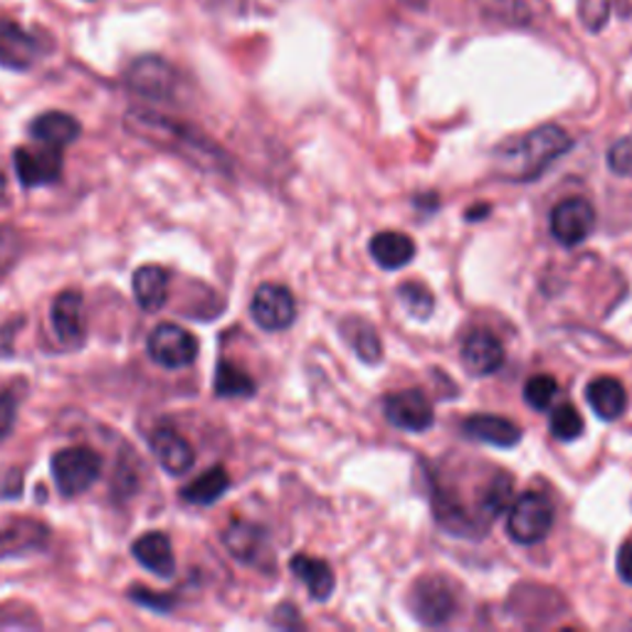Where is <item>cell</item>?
<instances>
[{"label": "cell", "mask_w": 632, "mask_h": 632, "mask_svg": "<svg viewBox=\"0 0 632 632\" xmlns=\"http://www.w3.org/2000/svg\"><path fill=\"white\" fill-rule=\"evenodd\" d=\"M124 124H127V129L137 139L149 141L159 149L179 153V157L195 165H203V169H208V165L211 169L221 165V151H217L208 139L201 137L199 131L185 127L181 121L163 117V114L149 109H131Z\"/></svg>", "instance_id": "6da1fadb"}, {"label": "cell", "mask_w": 632, "mask_h": 632, "mask_svg": "<svg viewBox=\"0 0 632 632\" xmlns=\"http://www.w3.org/2000/svg\"><path fill=\"white\" fill-rule=\"evenodd\" d=\"M571 147L574 139L568 137V131L556 124H546V127L528 131L514 147H502L496 153V161H500L496 171L506 181H536L556 159L571 151Z\"/></svg>", "instance_id": "7a4b0ae2"}, {"label": "cell", "mask_w": 632, "mask_h": 632, "mask_svg": "<svg viewBox=\"0 0 632 632\" xmlns=\"http://www.w3.org/2000/svg\"><path fill=\"white\" fill-rule=\"evenodd\" d=\"M50 472H53V480L60 494L79 496L99 480L101 458L95 450L87 448V444L65 448L53 454V460H50Z\"/></svg>", "instance_id": "3957f363"}, {"label": "cell", "mask_w": 632, "mask_h": 632, "mask_svg": "<svg viewBox=\"0 0 632 632\" xmlns=\"http://www.w3.org/2000/svg\"><path fill=\"white\" fill-rule=\"evenodd\" d=\"M554 519L556 512L551 500L546 494L526 492L512 504L510 516H506V532H510L516 544L534 546L548 536Z\"/></svg>", "instance_id": "277c9868"}, {"label": "cell", "mask_w": 632, "mask_h": 632, "mask_svg": "<svg viewBox=\"0 0 632 632\" xmlns=\"http://www.w3.org/2000/svg\"><path fill=\"white\" fill-rule=\"evenodd\" d=\"M408 606L420 623L438 628L450 623V618L458 610V593L442 576H425L410 590Z\"/></svg>", "instance_id": "5b68a950"}, {"label": "cell", "mask_w": 632, "mask_h": 632, "mask_svg": "<svg viewBox=\"0 0 632 632\" xmlns=\"http://www.w3.org/2000/svg\"><path fill=\"white\" fill-rule=\"evenodd\" d=\"M127 87L141 99L171 101L175 97V89H179V72L163 57H139L127 69Z\"/></svg>", "instance_id": "8992f818"}, {"label": "cell", "mask_w": 632, "mask_h": 632, "mask_svg": "<svg viewBox=\"0 0 632 632\" xmlns=\"http://www.w3.org/2000/svg\"><path fill=\"white\" fill-rule=\"evenodd\" d=\"M147 349L149 356L157 361L159 366L171 371L191 366L195 356H199V341H195V336L189 329L171 324V321H165V324H159L151 331Z\"/></svg>", "instance_id": "52a82bcc"}, {"label": "cell", "mask_w": 632, "mask_h": 632, "mask_svg": "<svg viewBox=\"0 0 632 632\" xmlns=\"http://www.w3.org/2000/svg\"><path fill=\"white\" fill-rule=\"evenodd\" d=\"M13 165L18 181L25 189H40V185H53L62 179V149L55 147H20L13 153Z\"/></svg>", "instance_id": "ba28073f"}, {"label": "cell", "mask_w": 632, "mask_h": 632, "mask_svg": "<svg viewBox=\"0 0 632 632\" xmlns=\"http://www.w3.org/2000/svg\"><path fill=\"white\" fill-rule=\"evenodd\" d=\"M250 314L255 324L265 331H285L294 324L297 302L285 285L267 282L257 287L250 302Z\"/></svg>", "instance_id": "9c48e42d"}, {"label": "cell", "mask_w": 632, "mask_h": 632, "mask_svg": "<svg viewBox=\"0 0 632 632\" xmlns=\"http://www.w3.org/2000/svg\"><path fill=\"white\" fill-rule=\"evenodd\" d=\"M50 321L57 341L65 349L75 351L87 339V317H85V297L77 289H65L60 292L50 309Z\"/></svg>", "instance_id": "30bf717a"}, {"label": "cell", "mask_w": 632, "mask_h": 632, "mask_svg": "<svg viewBox=\"0 0 632 632\" xmlns=\"http://www.w3.org/2000/svg\"><path fill=\"white\" fill-rule=\"evenodd\" d=\"M596 231V208L586 199L561 201L551 213V235L564 247L586 243Z\"/></svg>", "instance_id": "8fae6325"}, {"label": "cell", "mask_w": 632, "mask_h": 632, "mask_svg": "<svg viewBox=\"0 0 632 632\" xmlns=\"http://www.w3.org/2000/svg\"><path fill=\"white\" fill-rule=\"evenodd\" d=\"M383 413H386L390 425L408 432H425L430 430L435 422V413L428 396L416 388L390 393V396L383 400Z\"/></svg>", "instance_id": "7c38bea8"}, {"label": "cell", "mask_w": 632, "mask_h": 632, "mask_svg": "<svg viewBox=\"0 0 632 632\" xmlns=\"http://www.w3.org/2000/svg\"><path fill=\"white\" fill-rule=\"evenodd\" d=\"M504 364V346L490 331H472L462 344V366L470 376H492Z\"/></svg>", "instance_id": "4fadbf2b"}, {"label": "cell", "mask_w": 632, "mask_h": 632, "mask_svg": "<svg viewBox=\"0 0 632 632\" xmlns=\"http://www.w3.org/2000/svg\"><path fill=\"white\" fill-rule=\"evenodd\" d=\"M149 444L151 452L157 454L159 464L169 474H185L193 468L195 452L191 442L185 440L179 430L169 428V425H161V428L153 430Z\"/></svg>", "instance_id": "5bb4252c"}, {"label": "cell", "mask_w": 632, "mask_h": 632, "mask_svg": "<svg viewBox=\"0 0 632 632\" xmlns=\"http://www.w3.org/2000/svg\"><path fill=\"white\" fill-rule=\"evenodd\" d=\"M40 60V43L35 35H30L10 20L0 23V65L8 69H30Z\"/></svg>", "instance_id": "9a60e30c"}, {"label": "cell", "mask_w": 632, "mask_h": 632, "mask_svg": "<svg viewBox=\"0 0 632 632\" xmlns=\"http://www.w3.org/2000/svg\"><path fill=\"white\" fill-rule=\"evenodd\" d=\"M462 432L468 435L470 440L492 444V448H514L522 440V428L510 418L502 416H472L462 422Z\"/></svg>", "instance_id": "2e32d148"}, {"label": "cell", "mask_w": 632, "mask_h": 632, "mask_svg": "<svg viewBox=\"0 0 632 632\" xmlns=\"http://www.w3.org/2000/svg\"><path fill=\"white\" fill-rule=\"evenodd\" d=\"M223 544L237 561L250 566H260L263 558L267 556V534L250 522H233L225 528Z\"/></svg>", "instance_id": "e0dca14e"}, {"label": "cell", "mask_w": 632, "mask_h": 632, "mask_svg": "<svg viewBox=\"0 0 632 632\" xmlns=\"http://www.w3.org/2000/svg\"><path fill=\"white\" fill-rule=\"evenodd\" d=\"M82 127L79 121L65 111H45L30 124V137L38 143H45V147L65 149L69 143H75L79 139Z\"/></svg>", "instance_id": "ac0fdd59"}, {"label": "cell", "mask_w": 632, "mask_h": 632, "mask_svg": "<svg viewBox=\"0 0 632 632\" xmlns=\"http://www.w3.org/2000/svg\"><path fill=\"white\" fill-rule=\"evenodd\" d=\"M131 554L147 571L161 578H171L175 574V556L171 538L161 532H149L131 544Z\"/></svg>", "instance_id": "d6986e66"}, {"label": "cell", "mask_w": 632, "mask_h": 632, "mask_svg": "<svg viewBox=\"0 0 632 632\" xmlns=\"http://www.w3.org/2000/svg\"><path fill=\"white\" fill-rule=\"evenodd\" d=\"M133 297H137V304L143 312H159L169 302V287L171 279L169 272L159 265H143L133 272L131 279Z\"/></svg>", "instance_id": "ffe728a7"}, {"label": "cell", "mask_w": 632, "mask_h": 632, "mask_svg": "<svg viewBox=\"0 0 632 632\" xmlns=\"http://www.w3.org/2000/svg\"><path fill=\"white\" fill-rule=\"evenodd\" d=\"M586 400L600 420H618L628 408L625 386L613 376H600L586 386Z\"/></svg>", "instance_id": "44dd1931"}, {"label": "cell", "mask_w": 632, "mask_h": 632, "mask_svg": "<svg viewBox=\"0 0 632 632\" xmlns=\"http://www.w3.org/2000/svg\"><path fill=\"white\" fill-rule=\"evenodd\" d=\"M368 250H371L373 260L378 263V267L400 269L408 263H413V257H416V243H413V237L406 233L386 231V233L373 235Z\"/></svg>", "instance_id": "7402d4cb"}, {"label": "cell", "mask_w": 632, "mask_h": 632, "mask_svg": "<svg viewBox=\"0 0 632 632\" xmlns=\"http://www.w3.org/2000/svg\"><path fill=\"white\" fill-rule=\"evenodd\" d=\"M289 568H292V574L307 586L309 596L314 600H329V596L334 593L336 586L334 571H331V566L326 561H321V558L299 554L289 561Z\"/></svg>", "instance_id": "603a6c76"}, {"label": "cell", "mask_w": 632, "mask_h": 632, "mask_svg": "<svg viewBox=\"0 0 632 632\" xmlns=\"http://www.w3.org/2000/svg\"><path fill=\"white\" fill-rule=\"evenodd\" d=\"M227 486H231V476H227L225 468L217 464V468H211L208 472L195 476L191 484H185L181 496L185 502L205 506V504H213L221 500V496L227 492Z\"/></svg>", "instance_id": "cb8c5ba5"}, {"label": "cell", "mask_w": 632, "mask_h": 632, "mask_svg": "<svg viewBox=\"0 0 632 632\" xmlns=\"http://www.w3.org/2000/svg\"><path fill=\"white\" fill-rule=\"evenodd\" d=\"M45 526L35 522H18L0 532V556H10L18 551H30L45 542Z\"/></svg>", "instance_id": "d4e9b609"}, {"label": "cell", "mask_w": 632, "mask_h": 632, "mask_svg": "<svg viewBox=\"0 0 632 632\" xmlns=\"http://www.w3.org/2000/svg\"><path fill=\"white\" fill-rule=\"evenodd\" d=\"M341 331H344V339H349V344L354 346L361 361H366V364H378L383 356V346L376 329L361 319H349L346 324L341 326Z\"/></svg>", "instance_id": "484cf974"}, {"label": "cell", "mask_w": 632, "mask_h": 632, "mask_svg": "<svg viewBox=\"0 0 632 632\" xmlns=\"http://www.w3.org/2000/svg\"><path fill=\"white\" fill-rule=\"evenodd\" d=\"M215 393L221 398H247L255 393V381L231 361H221L215 371Z\"/></svg>", "instance_id": "4316f807"}, {"label": "cell", "mask_w": 632, "mask_h": 632, "mask_svg": "<svg viewBox=\"0 0 632 632\" xmlns=\"http://www.w3.org/2000/svg\"><path fill=\"white\" fill-rule=\"evenodd\" d=\"M482 15L500 20L504 25H524L532 20L524 0H480Z\"/></svg>", "instance_id": "83f0119b"}, {"label": "cell", "mask_w": 632, "mask_h": 632, "mask_svg": "<svg viewBox=\"0 0 632 632\" xmlns=\"http://www.w3.org/2000/svg\"><path fill=\"white\" fill-rule=\"evenodd\" d=\"M398 294H400V302L406 307V312L413 319H430L435 312V297L432 292L425 285L420 282H406L398 287Z\"/></svg>", "instance_id": "f1b7e54d"}, {"label": "cell", "mask_w": 632, "mask_h": 632, "mask_svg": "<svg viewBox=\"0 0 632 632\" xmlns=\"http://www.w3.org/2000/svg\"><path fill=\"white\" fill-rule=\"evenodd\" d=\"M551 432L556 440L564 442L580 438V432H583V418H580L578 408L571 406V403H561V406L551 413Z\"/></svg>", "instance_id": "f546056e"}, {"label": "cell", "mask_w": 632, "mask_h": 632, "mask_svg": "<svg viewBox=\"0 0 632 632\" xmlns=\"http://www.w3.org/2000/svg\"><path fill=\"white\" fill-rule=\"evenodd\" d=\"M558 396V383L554 376H546V373H536L526 381L524 386V398L534 410H546L551 406L554 398Z\"/></svg>", "instance_id": "4dcf8cb0"}, {"label": "cell", "mask_w": 632, "mask_h": 632, "mask_svg": "<svg viewBox=\"0 0 632 632\" xmlns=\"http://www.w3.org/2000/svg\"><path fill=\"white\" fill-rule=\"evenodd\" d=\"M20 381L10 383L8 388L0 390V440H6L15 428L18 406H20Z\"/></svg>", "instance_id": "1f68e13d"}, {"label": "cell", "mask_w": 632, "mask_h": 632, "mask_svg": "<svg viewBox=\"0 0 632 632\" xmlns=\"http://www.w3.org/2000/svg\"><path fill=\"white\" fill-rule=\"evenodd\" d=\"M20 253H23V243L13 227L0 225V279L13 272V267L20 263Z\"/></svg>", "instance_id": "d6a6232c"}, {"label": "cell", "mask_w": 632, "mask_h": 632, "mask_svg": "<svg viewBox=\"0 0 632 632\" xmlns=\"http://www.w3.org/2000/svg\"><path fill=\"white\" fill-rule=\"evenodd\" d=\"M512 490H514V482L512 476L500 474L496 480L490 484V490L484 494V510L490 516H500L504 512V506L510 504L512 500Z\"/></svg>", "instance_id": "836d02e7"}, {"label": "cell", "mask_w": 632, "mask_h": 632, "mask_svg": "<svg viewBox=\"0 0 632 632\" xmlns=\"http://www.w3.org/2000/svg\"><path fill=\"white\" fill-rule=\"evenodd\" d=\"M608 0H580V23H583L590 33H598V30L608 23Z\"/></svg>", "instance_id": "e575fe53"}, {"label": "cell", "mask_w": 632, "mask_h": 632, "mask_svg": "<svg viewBox=\"0 0 632 632\" xmlns=\"http://www.w3.org/2000/svg\"><path fill=\"white\" fill-rule=\"evenodd\" d=\"M608 165L610 171L623 175V179H632V139H620L608 151Z\"/></svg>", "instance_id": "d590c367"}, {"label": "cell", "mask_w": 632, "mask_h": 632, "mask_svg": "<svg viewBox=\"0 0 632 632\" xmlns=\"http://www.w3.org/2000/svg\"><path fill=\"white\" fill-rule=\"evenodd\" d=\"M129 596H131V600H137V603L153 608V610H161V613H165V610L173 606V600L169 596H157L147 588H131Z\"/></svg>", "instance_id": "8d00e7d4"}, {"label": "cell", "mask_w": 632, "mask_h": 632, "mask_svg": "<svg viewBox=\"0 0 632 632\" xmlns=\"http://www.w3.org/2000/svg\"><path fill=\"white\" fill-rule=\"evenodd\" d=\"M618 576L623 578L628 586H632V538L620 546L618 551Z\"/></svg>", "instance_id": "74e56055"}, {"label": "cell", "mask_w": 632, "mask_h": 632, "mask_svg": "<svg viewBox=\"0 0 632 632\" xmlns=\"http://www.w3.org/2000/svg\"><path fill=\"white\" fill-rule=\"evenodd\" d=\"M486 213H490V205H476V208L464 213V217H468V221H482V215Z\"/></svg>", "instance_id": "f35d334b"}, {"label": "cell", "mask_w": 632, "mask_h": 632, "mask_svg": "<svg viewBox=\"0 0 632 632\" xmlns=\"http://www.w3.org/2000/svg\"><path fill=\"white\" fill-rule=\"evenodd\" d=\"M6 195H8V183L3 171H0V203H6Z\"/></svg>", "instance_id": "ab89813d"}, {"label": "cell", "mask_w": 632, "mask_h": 632, "mask_svg": "<svg viewBox=\"0 0 632 632\" xmlns=\"http://www.w3.org/2000/svg\"><path fill=\"white\" fill-rule=\"evenodd\" d=\"M406 3H408L410 8H416V10H422L425 6H428V0H406Z\"/></svg>", "instance_id": "60d3db41"}]
</instances>
